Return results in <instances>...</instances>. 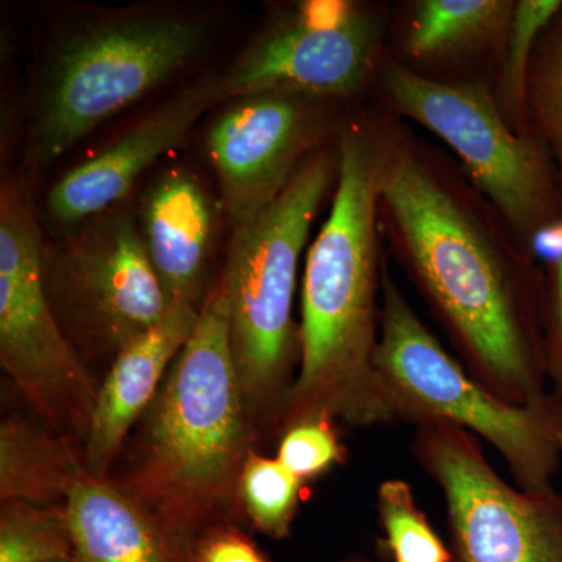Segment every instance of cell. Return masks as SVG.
Masks as SVG:
<instances>
[{
	"label": "cell",
	"instance_id": "603a6c76",
	"mask_svg": "<svg viewBox=\"0 0 562 562\" xmlns=\"http://www.w3.org/2000/svg\"><path fill=\"white\" fill-rule=\"evenodd\" d=\"M380 514L394 562H450L449 552L414 505L405 483L383 484Z\"/></svg>",
	"mask_w": 562,
	"mask_h": 562
},
{
	"label": "cell",
	"instance_id": "4316f807",
	"mask_svg": "<svg viewBox=\"0 0 562 562\" xmlns=\"http://www.w3.org/2000/svg\"><path fill=\"white\" fill-rule=\"evenodd\" d=\"M532 247L542 255L550 258L553 265L562 260V217L543 227L532 238Z\"/></svg>",
	"mask_w": 562,
	"mask_h": 562
},
{
	"label": "cell",
	"instance_id": "9a60e30c",
	"mask_svg": "<svg viewBox=\"0 0 562 562\" xmlns=\"http://www.w3.org/2000/svg\"><path fill=\"white\" fill-rule=\"evenodd\" d=\"M65 508L74 562H194L198 536L110 476L85 472Z\"/></svg>",
	"mask_w": 562,
	"mask_h": 562
},
{
	"label": "cell",
	"instance_id": "7c38bea8",
	"mask_svg": "<svg viewBox=\"0 0 562 562\" xmlns=\"http://www.w3.org/2000/svg\"><path fill=\"white\" fill-rule=\"evenodd\" d=\"M321 102L261 92L235 99L211 122L205 146L233 231L268 210L301 168L324 128Z\"/></svg>",
	"mask_w": 562,
	"mask_h": 562
},
{
	"label": "cell",
	"instance_id": "3957f363",
	"mask_svg": "<svg viewBox=\"0 0 562 562\" xmlns=\"http://www.w3.org/2000/svg\"><path fill=\"white\" fill-rule=\"evenodd\" d=\"M382 206L422 286L473 360L519 405H542L543 349L532 341L505 261L482 222L412 151L391 147Z\"/></svg>",
	"mask_w": 562,
	"mask_h": 562
},
{
	"label": "cell",
	"instance_id": "d6986e66",
	"mask_svg": "<svg viewBox=\"0 0 562 562\" xmlns=\"http://www.w3.org/2000/svg\"><path fill=\"white\" fill-rule=\"evenodd\" d=\"M72 560V535L65 506L2 502L0 562Z\"/></svg>",
	"mask_w": 562,
	"mask_h": 562
},
{
	"label": "cell",
	"instance_id": "44dd1931",
	"mask_svg": "<svg viewBox=\"0 0 562 562\" xmlns=\"http://www.w3.org/2000/svg\"><path fill=\"white\" fill-rule=\"evenodd\" d=\"M525 106L557 161L562 194V10L536 47Z\"/></svg>",
	"mask_w": 562,
	"mask_h": 562
},
{
	"label": "cell",
	"instance_id": "d4e9b609",
	"mask_svg": "<svg viewBox=\"0 0 562 562\" xmlns=\"http://www.w3.org/2000/svg\"><path fill=\"white\" fill-rule=\"evenodd\" d=\"M194 562H268L241 525H217L198 536Z\"/></svg>",
	"mask_w": 562,
	"mask_h": 562
},
{
	"label": "cell",
	"instance_id": "8992f818",
	"mask_svg": "<svg viewBox=\"0 0 562 562\" xmlns=\"http://www.w3.org/2000/svg\"><path fill=\"white\" fill-rule=\"evenodd\" d=\"M380 379L395 409L416 412L479 432L503 454L524 491H552L562 460V403L519 405L473 382L422 324L394 281L384 279Z\"/></svg>",
	"mask_w": 562,
	"mask_h": 562
},
{
	"label": "cell",
	"instance_id": "484cf974",
	"mask_svg": "<svg viewBox=\"0 0 562 562\" xmlns=\"http://www.w3.org/2000/svg\"><path fill=\"white\" fill-rule=\"evenodd\" d=\"M542 347L547 375L557 387L554 397L562 403V260L553 265L547 302V336Z\"/></svg>",
	"mask_w": 562,
	"mask_h": 562
},
{
	"label": "cell",
	"instance_id": "ba28073f",
	"mask_svg": "<svg viewBox=\"0 0 562 562\" xmlns=\"http://www.w3.org/2000/svg\"><path fill=\"white\" fill-rule=\"evenodd\" d=\"M52 310L77 353L109 364L171 308L131 210L114 206L44 250Z\"/></svg>",
	"mask_w": 562,
	"mask_h": 562
},
{
	"label": "cell",
	"instance_id": "e0dca14e",
	"mask_svg": "<svg viewBox=\"0 0 562 562\" xmlns=\"http://www.w3.org/2000/svg\"><path fill=\"white\" fill-rule=\"evenodd\" d=\"M77 443L43 420L20 414L0 424V498L33 505L65 506L70 490L87 472Z\"/></svg>",
	"mask_w": 562,
	"mask_h": 562
},
{
	"label": "cell",
	"instance_id": "5bb4252c",
	"mask_svg": "<svg viewBox=\"0 0 562 562\" xmlns=\"http://www.w3.org/2000/svg\"><path fill=\"white\" fill-rule=\"evenodd\" d=\"M201 310L172 303L155 327L133 339L111 362L105 379L99 383L81 452L88 473L110 475L132 428L157 397L172 362L190 341Z\"/></svg>",
	"mask_w": 562,
	"mask_h": 562
},
{
	"label": "cell",
	"instance_id": "2e32d148",
	"mask_svg": "<svg viewBox=\"0 0 562 562\" xmlns=\"http://www.w3.org/2000/svg\"><path fill=\"white\" fill-rule=\"evenodd\" d=\"M138 225L169 301L201 310L214 233L213 205L201 181L181 169L162 173L144 195Z\"/></svg>",
	"mask_w": 562,
	"mask_h": 562
},
{
	"label": "cell",
	"instance_id": "8fae6325",
	"mask_svg": "<svg viewBox=\"0 0 562 562\" xmlns=\"http://www.w3.org/2000/svg\"><path fill=\"white\" fill-rule=\"evenodd\" d=\"M424 457L446 495L457 562H562V495L508 486L449 424L425 431Z\"/></svg>",
	"mask_w": 562,
	"mask_h": 562
},
{
	"label": "cell",
	"instance_id": "7402d4cb",
	"mask_svg": "<svg viewBox=\"0 0 562 562\" xmlns=\"http://www.w3.org/2000/svg\"><path fill=\"white\" fill-rule=\"evenodd\" d=\"M561 10L560 0L514 2L502 68V98L516 113L524 109L527 101L528 76L539 40Z\"/></svg>",
	"mask_w": 562,
	"mask_h": 562
},
{
	"label": "cell",
	"instance_id": "9c48e42d",
	"mask_svg": "<svg viewBox=\"0 0 562 562\" xmlns=\"http://www.w3.org/2000/svg\"><path fill=\"white\" fill-rule=\"evenodd\" d=\"M383 88L395 110L452 147L520 239L531 243L562 217V194L541 146L508 127L484 85L431 80L390 61Z\"/></svg>",
	"mask_w": 562,
	"mask_h": 562
},
{
	"label": "cell",
	"instance_id": "30bf717a",
	"mask_svg": "<svg viewBox=\"0 0 562 562\" xmlns=\"http://www.w3.org/2000/svg\"><path fill=\"white\" fill-rule=\"evenodd\" d=\"M380 35L379 21L358 3H297L269 21L217 76L221 101L261 92L349 98L371 72Z\"/></svg>",
	"mask_w": 562,
	"mask_h": 562
},
{
	"label": "cell",
	"instance_id": "5b68a950",
	"mask_svg": "<svg viewBox=\"0 0 562 562\" xmlns=\"http://www.w3.org/2000/svg\"><path fill=\"white\" fill-rule=\"evenodd\" d=\"M206 22L181 11L106 10L63 33L33 103L31 158L46 165L192 61Z\"/></svg>",
	"mask_w": 562,
	"mask_h": 562
},
{
	"label": "cell",
	"instance_id": "ffe728a7",
	"mask_svg": "<svg viewBox=\"0 0 562 562\" xmlns=\"http://www.w3.org/2000/svg\"><path fill=\"white\" fill-rule=\"evenodd\" d=\"M301 487L302 480L277 458L251 453L239 476L244 517L262 535L284 538L297 512Z\"/></svg>",
	"mask_w": 562,
	"mask_h": 562
},
{
	"label": "cell",
	"instance_id": "83f0119b",
	"mask_svg": "<svg viewBox=\"0 0 562 562\" xmlns=\"http://www.w3.org/2000/svg\"><path fill=\"white\" fill-rule=\"evenodd\" d=\"M52 562H74L72 560H61V561H52Z\"/></svg>",
	"mask_w": 562,
	"mask_h": 562
},
{
	"label": "cell",
	"instance_id": "6da1fadb",
	"mask_svg": "<svg viewBox=\"0 0 562 562\" xmlns=\"http://www.w3.org/2000/svg\"><path fill=\"white\" fill-rule=\"evenodd\" d=\"M390 151L360 125L339 133L335 199L306 254L301 360L280 425L316 417L372 425L395 417L375 366L379 209Z\"/></svg>",
	"mask_w": 562,
	"mask_h": 562
},
{
	"label": "cell",
	"instance_id": "277c9868",
	"mask_svg": "<svg viewBox=\"0 0 562 562\" xmlns=\"http://www.w3.org/2000/svg\"><path fill=\"white\" fill-rule=\"evenodd\" d=\"M338 154H316L268 210L233 231L220 277L227 301L233 361L258 432L279 424L301 360L299 327L292 319L299 262L314 217L335 176Z\"/></svg>",
	"mask_w": 562,
	"mask_h": 562
},
{
	"label": "cell",
	"instance_id": "cb8c5ba5",
	"mask_svg": "<svg viewBox=\"0 0 562 562\" xmlns=\"http://www.w3.org/2000/svg\"><path fill=\"white\" fill-rule=\"evenodd\" d=\"M342 450L328 419H305L288 427L279 446L277 460L297 479H313L327 472L339 460Z\"/></svg>",
	"mask_w": 562,
	"mask_h": 562
},
{
	"label": "cell",
	"instance_id": "52a82bcc",
	"mask_svg": "<svg viewBox=\"0 0 562 562\" xmlns=\"http://www.w3.org/2000/svg\"><path fill=\"white\" fill-rule=\"evenodd\" d=\"M44 244L16 180L0 190V362L40 420L74 442L90 431L99 383L63 333L44 283Z\"/></svg>",
	"mask_w": 562,
	"mask_h": 562
},
{
	"label": "cell",
	"instance_id": "ac0fdd59",
	"mask_svg": "<svg viewBox=\"0 0 562 562\" xmlns=\"http://www.w3.org/2000/svg\"><path fill=\"white\" fill-rule=\"evenodd\" d=\"M513 9L505 0H424L414 10L406 49L416 58L468 49L509 25Z\"/></svg>",
	"mask_w": 562,
	"mask_h": 562
},
{
	"label": "cell",
	"instance_id": "4fadbf2b",
	"mask_svg": "<svg viewBox=\"0 0 562 562\" xmlns=\"http://www.w3.org/2000/svg\"><path fill=\"white\" fill-rule=\"evenodd\" d=\"M221 102L217 77H205L177 92L105 149L66 172L47 194L49 220L74 231L120 205L139 177L180 146L202 114Z\"/></svg>",
	"mask_w": 562,
	"mask_h": 562
},
{
	"label": "cell",
	"instance_id": "7a4b0ae2",
	"mask_svg": "<svg viewBox=\"0 0 562 562\" xmlns=\"http://www.w3.org/2000/svg\"><path fill=\"white\" fill-rule=\"evenodd\" d=\"M136 425L121 472L109 475L114 483L195 536L243 524L239 476L258 430L233 361L220 280L210 284L198 327Z\"/></svg>",
	"mask_w": 562,
	"mask_h": 562
}]
</instances>
